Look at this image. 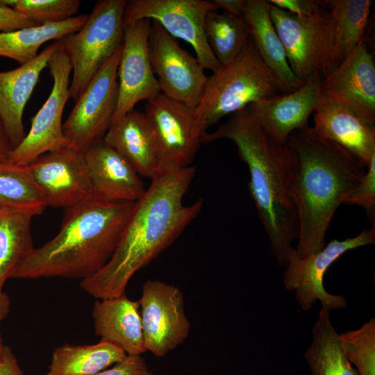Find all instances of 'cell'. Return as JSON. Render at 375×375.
<instances>
[{"instance_id": "1", "label": "cell", "mask_w": 375, "mask_h": 375, "mask_svg": "<svg viewBox=\"0 0 375 375\" xmlns=\"http://www.w3.org/2000/svg\"><path fill=\"white\" fill-rule=\"evenodd\" d=\"M195 167L156 175L135 202L116 249L106 265L81 280V288L97 299L125 294L132 276L169 247L199 215L202 199L190 205L183 198Z\"/></svg>"}, {"instance_id": "2", "label": "cell", "mask_w": 375, "mask_h": 375, "mask_svg": "<svg viewBox=\"0 0 375 375\" xmlns=\"http://www.w3.org/2000/svg\"><path fill=\"white\" fill-rule=\"evenodd\" d=\"M286 144L294 156L292 193L299 226L295 249L299 256L306 257L325 247L336 210L361 182L367 167L309 126L293 131Z\"/></svg>"}, {"instance_id": "3", "label": "cell", "mask_w": 375, "mask_h": 375, "mask_svg": "<svg viewBox=\"0 0 375 375\" xmlns=\"http://www.w3.org/2000/svg\"><path fill=\"white\" fill-rule=\"evenodd\" d=\"M228 139L249 169L248 190L280 267L297 240L298 219L292 193L294 156L287 144L273 139L244 108L201 137V143Z\"/></svg>"}, {"instance_id": "4", "label": "cell", "mask_w": 375, "mask_h": 375, "mask_svg": "<svg viewBox=\"0 0 375 375\" xmlns=\"http://www.w3.org/2000/svg\"><path fill=\"white\" fill-rule=\"evenodd\" d=\"M134 203L91 197L65 208L58 233L35 248L12 278L81 281L94 275L114 253Z\"/></svg>"}, {"instance_id": "5", "label": "cell", "mask_w": 375, "mask_h": 375, "mask_svg": "<svg viewBox=\"0 0 375 375\" xmlns=\"http://www.w3.org/2000/svg\"><path fill=\"white\" fill-rule=\"evenodd\" d=\"M286 93L262 60L252 38L229 63L208 76L194 118L201 135L220 119L259 101Z\"/></svg>"}, {"instance_id": "6", "label": "cell", "mask_w": 375, "mask_h": 375, "mask_svg": "<svg viewBox=\"0 0 375 375\" xmlns=\"http://www.w3.org/2000/svg\"><path fill=\"white\" fill-rule=\"evenodd\" d=\"M126 0L97 1L84 25L58 40L71 66L70 99L76 101L106 60L122 44Z\"/></svg>"}, {"instance_id": "7", "label": "cell", "mask_w": 375, "mask_h": 375, "mask_svg": "<svg viewBox=\"0 0 375 375\" xmlns=\"http://www.w3.org/2000/svg\"><path fill=\"white\" fill-rule=\"evenodd\" d=\"M374 242L375 226H372L355 237L332 240L320 251L306 257L299 256L295 247H292L287 256L283 285L287 290L294 292L303 311L310 310L317 301L329 310L345 308L347 302L343 295L326 290L324 275L331 265L347 251Z\"/></svg>"}, {"instance_id": "8", "label": "cell", "mask_w": 375, "mask_h": 375, "mask_svg": "<svg viewBox=\"0 0 375 375\" xmlns=\"http://www.w3.org/2000/svg\"><path fill=\"white\" fill-rule=\"evenodd\" d=\"M122 46L102 65L62 124L67 144L83 153L103 141L112 122L118 98L117 67Z\"/></svg>"}, {"instance_id": "9", "label": "cell", "mask_w": 375, "mask_h": 375, "mask_svg": "<svg viewBox=\"0 0 375 375\" xmlns=\"http://www.w3.org/2000/svg\"><path fill=\"white\" fill-rule=\"evenodd\" d=\"M215 10L212 1L131 0L126 1L123 26L144 19L157 22L175 39L190 44L203 68L214 72L221 65L207 40L205 22Z\"/></svg>"}, {"instance_id": "10", "label": "cell", "mask_w": 375, "mask_h": 375, "mask_svg": "<svg viewBox=\"0 0 375 375\" xmlns=\"http://www.w3.org/2000/svg\"><path fill=\"white\" fill-rule=\"evenodd\" d=\"M144 113L156 142L157 174L191 166L201 143L194 108L160 92L146 101Z\"/></svg>"}, {"instance_id": "11", "label": "cell", "mask_w": 375, "mask_h": 375, "mask_svg": "<svg viewBox=\"0 0 375 375\" xmlns=\"http://www.w3.org/2000/svg\"><path fill=\"white\" fill-rule=\"evenodd\" d=\"M58 42V47L48 61L47 67L53 79L50 94L32 119L31 128L23 140L7 157L8 161L16 165H27L42 154L67 144L63 134L62 117L70 99L72 66Z\"/></svg>"}, {"instance_id": "12", "label": "cell", "mask_w": 375, "mask_h": 375, "mask_svg": "<svg viewBox=\"0 0 375 375\" xmlns=\"http://www.w3.org/2000/svg\"><path fill=\"white\" fill-rule=\"evenodd\" d=\"M138 302L147 351L163 357L188 338L190 323L183 293L178 286L149 279L142 285Z\"/></svg>"}, {"instance_id": "13", "label": "cell", "mask_w": 375, "mask_h": 375, "mask_svg": "<svg viewBox=\"0 0 375 375\" xmlns=\"http://www.w3.org/2000/svg\"><path fill=\"white\" fill-rule=\"evenodd\" d=\"M269 12L290 69L297 79L303 83L315 76L324 78L328 53V12L326 5L311 17H299L271 3Z\"/></svg>"}, {"instance_id": "14", "label": "cell", "mask_w": 375, "mask_h": 375, "mask_svg": "<svg viewBox=\"0 0 375 375\" xmlns=\"http://www.w3.org/2000/svg\"><path fill=\"white\" fill-rule=\"evenodd\" d=\"M148 51L160 93L195 108L208 78L197 58L156 22H151Z\"/></svg>"}, {"instance_id": "15", "label": "cell", "mask_w": 375, "mask_h": 375, "mask_svg": "<svg viewBox=\"0 0 375 375\" xmlns=\"http://www.w3.org/2000/svg\"><path fill=\"white\" fill-rule=\"evenodd\" d=\"M25 166L47 207L65 209L92 197L84 153L67 144Z\"/></svg>"}, {"instance_id": "16", "label": "cell", "mask_w": 375, "mask_h": 375, "mask_svg": "<svg viewBox=\"0 0 375 375\" xmlns=\"http://www.w3.org/2000/svg\"><path fill=\"white\" fill-rule=\"evenodd\" d=\"M151 21L144 19L124 26L117 67L118 98L112 121L134 110L141 101L159 94L148 51Z\"/></svg>"}, {"instance_id": "17", "label": "cell", "mask_w": 375, "mask_h": 375, "mask_svg": "<svg viewBox=\"0 0 375 375\" xmlns=\"http://www.w3.org/2000/svg\"><path fill=\"white\" fill-rule=\"evenodd\" d=\"M322 97L343 106L375 125V62L365 38L322 79Z\"/></svg>"}, {"instance_id": "18", "label": "cell", "mask_w": 375, "mask_h": 375, "mask_svg": "<svg viewBox=\"0 0 375 375\" xmlns=\"http://www.w3.org/2000/svg\"><path fill=\"white\" fill-rule=\"evenodd\" d=\"M322 79L313 76L294 91L253 103L246 110L273 139L286 144L293 131L308 126L321 100Z\"/></svg>"}, {"instance_id": "19", "label": "cell", "mask_w": 375, "mask_h": 375, "mask_svg": "<svg viewBox=\"0 0 375 375\" xmlns=\"http://www.w3.org/2000/svg\"><path fill=\"white\" fill-rule=\"evenodd\" d=\"M93 198L108 202H136L145 189L140 175L117 151L99 142L84 152Z\"/></svg>"}, {"instance_id": "20", "label": "cell", "mask_w": 375, "mask_h": 375, "mask_svg": "<svg viewBox=\"0 0 375 375\" xmlns=\"http://www.w3.org/2000/svg\"><path fill=\"white\" fill-rule=\"evenodd\" d=\"M58 45L56 41L33 60L13 69L0 72V120L12 149L26 135L23 124L24 108Z\"/></svg>"}, {"instance_id": "21", "label": "cell", "mask_w": 375, "mask_h": 375, "mask_svg": "<svg viewBox=\"0 0 375 375\" xmlns=\"http://www.w3.org/2000/svg\"><path fill=\"white\" fill-rule=\"evenodd\" d=\"M313 131L356 156L367 167L375 155V125L347 108L321 97L312 113Z\"/></svg>"}, {"instance_id": "22", "label": "cell", "mask_w": 375, "mask_h": 375, "mask_svg": "<svg viewBox=\"0 0 375 375\" xmlns=\"http://www.w3.org/2000/svg\"><path fill=\"white\" fill-rule=\"evenodd\" d=\"M92 315L94 333L124 351L127 355L141 356L147 351L142 333L140 304L125 294L97 299Z\"/></svg>"}, {"instance_id": "23", "label": "cell", "mask_w": 375, "mask_h": 375, "mask_svg": "<svg viewBox=\"0 0 375 375\" xmlns=\"http://www.w3.org/2000/svg\"><path fill=\"white\" fill-rule=\"evenodd\" d=\"M103 141L126 158L140 176L151 179L157 174L156 142L144 112L133 110L112 121Z\"/></svg>"}, {"instance_id": "24", "label": "cell", "mask_w": 375, "mask_h": 375, "mask_svg": "<svg viewBox=\"0 0 375 375\" xmlns=\"http://www.w3.org/2000/svg\"><path fill=\"white\" fill-rule=\"evenodd\" d=\"M372 3L371 0H325L328 12L325 77L365 38Z\"/></svg>"}, {"instance_id": "25", "label": "cell", "mask_w": 375, "mask_h": 375, "mask_svg": "<svg viewBox=\"0 0 375 375\" xmlns=\"http://www.w3.org/2000/svg\"><path fill=\"white\" fill-rule=\"evenodd\" d=\"M269 8L268 1L246 0L243 18L262 60L287 93L299 88L303 83L290 69L285 49L272 22Z\"/></svg>"}, {"instance_id": "26", "label": "cell", "mask_w": 375, "mask_h": 375, "mask_svg": "<svg viewBox=\"0 0 375 375\" xmlns=\"http://www.w3.org/2000/svg\"><path fill=\"white\" fill-rule=\"evenodd\" d=\"M119 347L101 340L93 344H63L53 351L46 375H94L123 360Z\"/></svg>"}, {"instance_id": "27", "label": "cell", "mask_w": 375, "mask_h": 375, "mask_svg": "<svg viewBox=\"0 0 375 375\" xmlns=\"http://www.w3.org/2000/svg\"><path fill=\"white\" fill-rule=\"evenodd\" d=\"M88 15H78L67 20L34 25L15 31L0 32V56L21 65L33 60L40 47L50 40L56 41L78 31L85 23Z\"/></svg>"}, {"instance_id": "28", "label": "cell", "mask_w": 375, "mask_h": 375, "mask_svg": "<svg viewBox=\"0 0 375 375\" xmlns=\"http://www.w3.org/2000/svg\"><path fill=\"white\" fill-rule=\"evenodd\" d=\"M330 312L321 306L312 331V341L305 352L311 375H359L346 357Z\"/></svg>"}, {"instance_id": "29", "label": "cell", "mask_w": 375, "mask_h": 375, "mask_svg": "<svg viewBox=\"0 0 375 375\" xmlns=\"http://www.w3.org/2000/svg\"><path fill=\"white\" fill-rule=\"evenodd\" d=\"M31 215L0 207V288L35 249L31 235Z\"/></svg>"}, {"instance_id": "30", "label": "cell", "mask_w": 375, "mask_h": 375, "mask_svg": "<svg viewBox=\"0 0 375 375\" xmlns=\"http://www.w3.org/2000/svg\"><path fill=\"white\" fill-rule=\"evenodd\" d=\"M0 207L35 216L47 207L26 166L0 160Z\"/></svg>"}, {"instance_id": "31", "label": "cell", "mask_w": 375, "mask_h": 375, "mask_svg": "<svg viewBox=\"0 0 375 375\" xmlns=\"http://www.w3.org/2000/svg\"><path fill=\"white\" fill-rule=\"evenodd\" d=\"M205 33L212 51L220 65L233 60L250 38L243 16L218 12L217 10L208 13Z\"/></svg>"}, {"instance_id": "32", "label": "cell", "mask_w": 375, "mask_h": 375, "mask_svg": "<svg viewBox=\"0 0 375 375\" xmlns=\"http://www.w3.org/2000/svg\"><path fill=\"white\" fill-rule=\"evenodd\" d=\"M342 350L359 375H375V318L357 329L339 333Z\"/></svg>"}, {"instance_id": "33", "label": "cell", "mask_w": 375, "mask_h": 375, "mask_svg": "<svg viewBox=\"0 0 375 375\" xmlns=\"http://www.w3.org/2000/svg\"><path fill=\"white\" fill-rule=\"evenodd\" d=\"M37 25L59 22L78 15L79 0H1Z\"/></svg>"}, {"instance_id": "34", "label": "cell", "mask_w": 375, "mask_h": 375, "mask_svg": "<svg viewBox=\"0 0 375 375\" xmlns=\"http://www.w3.org/2000/svg\"><path fill=\"white\" fill-rule=\"evenodd\" d=\"M342 204L355 205L364 208L374 224L375 218V155L367 167L361 182L346 197Z\"/></svg>"}, {"instance_id": "35", "label": "cell", "mask_w": 375, "mask_h": 375, "mask_svg": "<svg viewBox=\"0 0 375 375\" xmlns=\"http://www.w3.org/2000/svg\"><path fill=\"white\" fill-rule=\"evenodd\" d=\"M94 375H153L141 356H127L121 362Z\"/></svg>"}, {"instance_id": "36", "label": "cell", "mask_w": 375, "mask_h": 375, "mask_svg": "<svg viewBox=\"0 0 375 375\" xmlns=\"http://www.w3.org/2000/svg\"><path fill=\"white\" fill-rule=\"evenodd\" d=\"M273 6L299 17H311L322 11L324 1L268 0Z\"/></svg>"}, {"instance_id": "37", "label": "cell", "mask_w": 375, "mask_h": 375, "mask_svg": "<svg viewBox=\"0 0 375 375\" xmlns=\"http://www.w3.org/2000/svg\"><path fill=\"white\" fill-rule=\"evenodd\" d=\"M37 25L0 0V32H7Z\"/></svg>"}, {"instance_id": "38", "label": "cell", "mask_w": 375, "mask_h": 375, "mask_svg": "<svg viewBox=\"0 0 375 375\" xmlns=\"http://www.w3.org/2000/svg\"><path fill=\"white\" fill-rule=\"evenodd\" d=\"M0 375H23L14 353L6 346L0 355Z\"/></svg>"}, {"instance_id": "39", "label": "cell", "mask_w": 375, "mask_h": 375, "mask_svg": "<svg viewBox=\"0 0 375 375\" xmlns=\"http://www.w3.org/2000/svg\"><path fill=\"white\" fill-rule=\"evenodd\" d=\"M246 0H214L213 3L217 10L237 16H243Z\"/></svg>"}, {"instance_id": "40", "label": "cell", "mask_w": 375, "mask_h": 375, "mask_svg": "<svg viewBox=\"0 0 375 375\" xmlns=\"http://www.w3.org/2000/svg\"><path fill=\"white\" fill-rule=\"evenodd\" d=\"M12 149V147L0 120V160L7 159Z\"/></svg>"}, {"instance_id": "41", "label": "cell", "mask_w": 375, "mask_h": 375, "mask_svg": "<svg viewBox=\"0 0 375 375\" xmlns=\"http://www.w3.org/2000/svg\"><path fill=\"white\" fill-rule=\"evenodd\" d=\"M10 299L8 294L0 288V321L3 319L10 311Z\"/></svg>"}, {"instance_id": "42", "label": "cell", "mask_w": 375, "mask_h": 375, "mask_svg": "<svg viewBox=\"0 0 375 375\" xmlns=\"http://www.w3.org/2000/svg\"><path fill=\"white\" fill-rule=\"evenodd\" d=\"M4 347H5V345H3V344L2 338H1V333H0V355L2 353Z\"/></svg>"}]
</instances>
